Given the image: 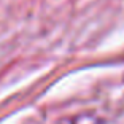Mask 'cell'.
I'll return each mask as SVG.
<instances>
[]
</instances>
